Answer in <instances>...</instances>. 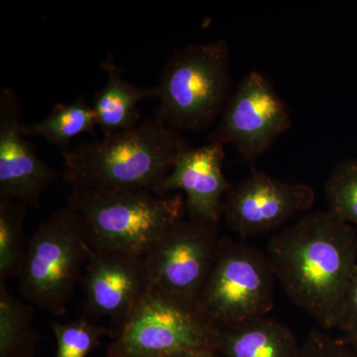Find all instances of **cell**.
Listing matches in <instances>:
<instances>
[{
	"instance_id": "1",
	"label": "cell",
	"mask_w": 357,
	"mask_h": 357,
	"mask_svg": "<svg viewBox=\"0 0 357 357\" xmlns=\"http://www.w3.org/2000/svg\"><path fill=\"white\" fill-rule=\"evenodd\" d=\"M265 252L294 304L324 330L337 328L357 261L356 229L314 211L271 237Z\"/></svg>"
},
{
	"instance_id": "2",
	"label": "cell",
	"mask_w": 357,
	"mask_h": 357,
	"mask_svg": "<svg viewBox=\"0 0 357 357\" xmlns=\"http://www.w3.org/2000/svg\"><path fill=\"white\" fill-rule=\"evenodd\" d=\"M189 146L178 131L148 119L62 154V177L70 187L155 192Z\"/></svg>"
},
{
	"instance_id": "3",
	"label": "cell",
	"mask_w": 357,
	"mask_h": 357,
	"mask_svg": "<svg viewBox=\"0 0 357 357\" xmlns=\"http://www.w3.org/2000/svg\"><path fill=\"white\" fill-rule=\"evenodd\" d=\"M66 206L81 222L93 250L144 257L184 220L185 197L148 191L70 187Z\"/></svg>"
},
{
	"instance_id": "4",
	"label": "cell",
	"mask_w": 357,
	"mask_h": 357,
	"mask_svg": "<svg viewBox=\"0 0 357 357\" xmlns=\"http://www.w3.org/2000/svg\"><path fill=\"white\" fill-rule=\"evenodd\" d=\"M229 64L225 40L191 44L175 52L156 86L155 119L178 132L210 128L234 93Z\"/></svg>"
},
{
	"instance_id": "5",
	"label": "cell",
	"mask_w": 357,
	"mask_h": 357,
	"mask_svg": "<svg viewBox=\"0 0 357 357\" xmlns=\"http://www.w3.org/2000/svg\"><path fill=\"white\" fill-rule=\"evenodd\" d=\"M276 282L265 251L222 237L196 307L217 330L263 318L273 309Z\"/></svg>"
},
{
	"instance_id": "6",
	"label": "cell",
	"mask_w": 357,
	"mask_h": 357,
	"mask_svg": "<svg viewBox=\"0 0 357 357\" xmlns=\"http://www.w3.org/2000/svg\"><path fill=\"white\" fill-rule=\"evenodd\" d=\"M89 249L77 215L68 206L56 211L28 239L18 276L23 297L56 316L64 314Z\"/></svg>"
},
{
	"instance_id": "7",
	"label": "cell",
	"mask_w": 357,
	"mask_h": 357,
	"mask_svg": "<svg viewBox=\"0 0 357 357\" xmlns=\"http://www.w3.org/2000/svg\"><path fill=\"white\" fill-rule=\"evenodd\" d=\"M218 330L196 305L150 288L124 321L107 357H167L188 351H215Z\"/></svg>"
},
{
	"instance_id": "8",
	"label": "cell",
	"mask_w": 357,
	"mask_h": 357,
	"mask_svg": "<svg viewBox=\"0 0 357 357\" xmlns=\"http://www.w3.org/2000/svg\"><path fill=\"white\" fill-rule=\"evenodd\" d=\"M220 239L218 223L181 220L143 257L151 288L196 305L215 264Z\"/></svg>"
},
{
	"instance_id": "9",
	"label": "cell",
	"mask_w": 357,
	"mask_h": 357,
	"mask_svg": "<svg viewBox=\"0 0 357 357\" xmlns=\"http://www.w3.org/2000/svg\"><path fill=\"white\" fill-rule=\"evenodd\" d=\"M291 126L288 105L264 75L252 70L232 93L208 141L232 145L246 161L253 162Z\"/></svg>"
},
{
	"instance_id": "10",
	"label": "cell",
	"mask_w": 357,
	"mask_h": 357,
	"mask_svg": "<svg viewBox=\"0 0 357 357\" xmlns=\"http://www.w3.org/2000/svg\"><path fill=\"white\" fill-rule=\"evenodd\" d=\"M314 201L311 185L284 182L255 170L227 195L222 217L232 232L245 239L278 229L311 210Z\"/></svg>"
},
{
	"instance_id": "11",
	"label": "cell",
	"mask_w": 357,
	"mask_h": 357,
	"mask_svg": "<svg viewBox=\"0 0 357 357\" xmlns=\"http://www.w3.org/2000/svg\"><path fill=\"white\" fill-rule=\"evenodd\" d=\"M84 287V316L109 319L114 340L151 286L143 257L100 252L89 246Z\"/></svg>"
},
{
	"instance_id": "12",
	"label": "cell",
	"mask_w": 357,
	"mask_h": 357,
	"mask_svg": "<svg viewBox=\"0 0 357 357\" xmlns=\"http://www.w3.org/2000/svg\"><path fill=\"white\" fill-rule=\"evenodd\" d=\"M20 98L9 86L0 91V198L40 208L45 190L59 174L23 133Z\"/></svg>"
},
{
	"instance_id": "13",
	"label": "cell",
	"mask_w": 357,
	"mask_h": 357,
	"mask_svg": "<svg viewBox=\"0 0 357 357\" xmlns=\"http://www.w3.org/2000/svg\"><path fill=\"white\" fill-rule=\"evenodd\" d=\"M225 158V145L220 143L185 148L154 194L166 197L181 191L190 218L220 223L223 215V197L232 188L223 175Z\"/></svg>"
},
{
	"instance_id": "14",
	"label": "cell",
	"mask_w": 357,
	"mask_h": 357,
	"mask_svg": "<svg viewBox=\"0 0 357 357\" xmlns=\"http://www.w3.org/2000/svg\"><path fill=\"white\" fill-rule=\"evenodd\" d=\"M220 357H298L299 342L287 326L273 319H252L218 330Z\"/></svg>"
},
{
	"instance_id": "15",
	"label": "cell",
	"mask_w": 357,
	"mask_h": 357,
	"mask_svg": "<svg viewBox=\"0 0 357 357\" xmlns=\"http://www.w3.org/2000/svg\"><path fill=\"white\" fill-rule=\"evenodd\" d=\"M107 83L96 93L93 107L103 134L119 132L137 126L141 102L158 98L156 86L141 88L122 77V70L112 58L103 63Z\"/></svg>"
},
{
	"instance_id": "16",
	"label": "cell",
	"mask_w": 357,
	"mask_h": 357,
	"mask_svg": "<svg viewBox=\"0 0 357 357\" xmlns=\"http://www.w3.org/2000/svg\"><path fill=\"white\" fill-rule=\"evenodd\" d=\"M98 119L86 96L70 103H56L50 114L34 123H23V133L27 137H40L61 150L69 151L74 138L81 134L95 135Z\"/></svg>"
},
{
	"instance_id": "17",
	"label": "cell",
	"mask_w": 357,
	"mask_h": 357,
	"mask_svg": "<svg viewBox=\"0 0 357 357\" xmlns=\"http://www.w3.org/2000/svg\"><path fill=\"white\" fill-rule=\"evenodd\" d=\"M31 307L0 284V357H34L40 342Z\"/></svg>"
},
{
	"instance_id": "18",
	"label": "cell",
	"mask_w": 357,
	"mask_h": 357,
	"mask_svg": "<svg viewBox=\"0 0 357 357\" xmlns=\"http://www.w3.org/2000/svg\"><path fill=\"white\" fill-rule=\"evenodd\" d=\"M26 204L0 198V284L20 276L28 241L23 232Z\"/></svg>"
},
{
	"instance_id": "19",
	"label": "cell",
	"mask_w": 357,
	"mask_h": 357,
	"mask_svg": "<svg viewBox=\"0 0 357 357\" xmlns=\"http://www.w3.org/2000/svg\"><path fill=\"white\" fill-rule=\"evenodd\" d=\"M328 211L357 229V158L337 164L326 178Z\"/></svg>"
},
{
	"instance_id": "20",
	"label": "cell",
	"mask_w": 357,
	"mask_h": 357,
	"mask_svg": "<svg viewBox=\"0 0 357 357\" xmlns=\"http://www.w3.org/2000/svg\"><path fill=\"white\" fill-rule=\"evenodd\" d=\"M51 328L57 342L56 357H88L100 347L103 337L112 338V331L86 316L68 323L53 321Z\"/></svg>"
},
{
	"instance_id": "21",
	"label": "cell",
	"mask_w": 357,
	"mask_h": 357,
	"mask_svg": "<svg viewBox=\"0 0 357 357\" xmlns=\"http://www.w3.org/2000/svg\"><path fill=\"white\" fill-rule=\"evenodd\" d=\"M298 357H357V351L340 338L312 330L301 344Z\"/></svg>"
},
{
	"instance_id": "22",
	"label": "cell",
	"mask_w": 357,
	"mask_h": 357,
	"mask_svg": "<svg viewBox=\"0 0 357 357\" xmlns=\"http://www.w3.org/2000/svg\"><path fill=\"white\" fill-rule=\"evenodd\" d=\"M337 328L342 333V340L357 337V261L344 306L338 319Z\"/></svg>"
},
{
	"instance_id": "23",
	"label": "cell",
	"mask_w": 357,
	"mask_h": 357,
	"mask_svg": "<svg viewBox=\"0 0 357 357\" xmlns=\"http://www.w3.org/2000/svg\"><path fill=\"white\" fill-rule=\"evenodd\" d=\"M167 357H220L215 351H188L177 352Z\"/></svg>"
},
{
	"instance_id": "24",
	"label": "cell",
	"mask_w": 357,
	"mask_h": 357,
	"mask_svg": "<svg viewBox=\"0 0 357 357\" xmlns=\"http://www.w3.org/2000/svg\"><path fill=\"white\" fill-rule=\"evenodd\" d=\"M340 340H342V338H340ZM344 342H347V344L351 345V347H354V349L357 351V337L354 338V340H344Z\"/></svg>"
}]
</instances>
